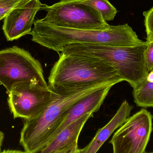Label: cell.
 Returning a JSON list of instances; mask_svg holds the SVG:
<instances>
[{"mask_svg": "<svg viewBox=\"0 0 153 153\" xmlns=\"http://www.w3.org/2000/svg\"><path fill=\"white\" fill-rule=\"evenodd\" d=\"M112 86L109 85L97 90L74 103L63 115L60 126L55 132L52 139L64 128L85 114H94L99 111Z\"/></svg>", "mask_w": 153, "mask_h": 153, "instance_id": "obj_10", "label": "cell"}, {"mask_svg": "<svg viewBox=\"0 0 153 153\" xmlns=\"http://www.w3.org/2000/svg\"><path fill=\"white\" fill-rule=\"evenodd\" d=\"M22 0H0V18L4 19Z\"/></svg>", "mask_w": 153, "mask_h": 153, "instance_id": "obj_16", "label": "cell"}, {"mask_svg": "<svg viewBox=\"0 0 153 153\" xmlns=\"http://www.w3.org/2000/svg\"><path fill=\"white\" fill-rule=\"evenodd\" d=\"M133 108L127 100L124 101L109 122L98 130L91 142L84 148L80 149L79 153H97L113 132L125 123Z\"/></svg>", "mask_w": 153, "mask_h": 153, "instance_id": "obj_12", "label": "cell"}, {"mask_svg": "<svg viewBox=\"0 0 153 153\" xmlns=\"http://www.w3.org/2000/svg\"><path fill=\"white\" fill-rule=\"evenodd\" d=\"M50 71L48 87L55 93L123 81L113 67L94 57L61 53Z\"/></svg>", "mask_w": 153, "mask_h": 153, "instance_id": "obj_3", "label": "cell"}, {"mask_svg": "<svg viewBox=\"0 0 153 153\" xmlns=\"http://www.w3.org/2000/svg\"><path fill=\"white\" fill-rule=\"evenodd\" d=\"M30 81L48 87L40 62L17 46L0 51V83L9 93L17 83Z\"/></svg>", "mask_w": 153, "mask_h": 153, "instance_id": "obj_6", "label": "cell"}, {"mask_svg": "<svg viewBox=\"0 0 153 153\" xmlns=\"http://www.w3.org/2000/svg\"><path fill=\"white\" fill-rule=\"evenodd\" d=\"M146 80L149 82H153V71H152L149 73Z\"/></svg>", "mask_w": 153, "mask_h": 153, "instance_id": "obj_20", "label": "cell"}, {"mask_svg": "<svg viewBox=\"0 0 153 153\" xmlns=\"http://www.w3.org/2000/svg\"><path fill=\"white\" fill-rule=\"evenodd\" d=\"M79 151H80V149L78 148L77 143H76L67 153H79Z\"/></svg>", "mask_w": 153, "mask_h": 153, "instance_id": "obj_18", "label": "cell"}, {"mask_svg": "<svg viewBox=\"0 0 153 153\" xmlns=\"http://www.w3.org/2000/svg\"><path fill=\"white\" fill-rule=\"evenodd\" d=\"M0 153H26L25 152L18 151V150H4L3 152H1Z\"/></svg>", "mask_w": 153, "mask_h": 153, "instance_id": "obj_19", "label": "cell"}, {"mask_svg": "<svg viewBox=\"0 0 153 153\" xmlns=\"http://www.w3.org/2000/svg\"><path fill=\"white\" fill-rule=\"evenodd\" d=\"M148 41L133 47H116L86 44H73L64 47L62 53L94 57L112 66L123 81L133 88L146 80L149 72L145 53Z\"/></svg>", "mask_w": 153, "mask_h": 153, "instance_id": "obj_4", "label": "cell"}, {"mask_svg": "<svg viewBox=\"0 0 153 153\" xmlns=\"http://www.w3.org/2000/svg\"><path fill=\"white\" fill-rule=\"evenodd\" d=\"M83 0H61L52 5L43 4L47 12L41 19L57 27L81 30H104L111 25L100 13Z\"/></svg>", "mask_w": 153, "mask_h": 153, "instance_id": "obj_5", "label": "cell"}, {"mask_svg": "<svg viewBox=\"0 0 153 153\" xmlns=\"http://www.w3.org/2000/svg\"><path fill=\"white\" fill-rule=\"evenodd\" d=\"M116 83L98 84L57 93L55 100L39 115L26 120L22 129L20 143L26 153L40 152L49 143L61 124L65 111L82 98Z\"/></svg>", "mask_w": 153, "mask_h": 153, "instance_id": "obj_2", "label": "cell"}, {"mask_svg": "<svg viewBox=\"0 0 153 153\" xmlns=\"http://www.w3.org/2000/svg\"><path fill=\"white\" fill-rule=\"evenodd\" d=\"M83 1L99 12L105 21L113 20L117 13L116 8L108 0H83Z\"/></svg>", "mask_w": 153, "mask_h": 153, "instance_id": "obj_14", "label": "cell"}, {"mask_svg": "<svg viewBox=\"0 0 153 153\" xmlns=\"http://www.w3.org/2000/svg\"><path fill=\"white\" fill-rule=\"evenodd\" d=\"M4 19L3 18H0V21H1V20L2 19Z\"/></svg>", "mask_w": 153, "mask_h": 153, "instance_id": "obj_22", "label": "cell"}, {"mask_svg": "<svg viewBox=\"0 0 153 153\" xmlns=\"http://www.w3.org/2000/svg\"><path fill=\"white\" fill-rule=\"evenodd\" d=\"M4 138V134H3V132L0 131V152H1V148Z\"/></svg>", "mask_w": 153, "mask_h": 153, "instance_id": "obj_21", "label": "cell"}, {"mask_svg": "<svg viewBox=\"0 0 153 153\" xmlns=\"http://www.w3.org/2000/svg\"><path fill=\"white\" fill-rule=\"evenodd\" d=\"M153 118L151 112L146 109L129 117L110 141L113 153H146L152 131Z\"/></svg>", "mask_w": 153, "mask_h": 153, "instance_id": "obj_8", "label": "cell"}, {"mask_svg": "<svg viewBox=\"0 0 153 153\" xmlns=\"http://www.w3.org/2000/svg\"><path fill=\"white\" fill-rule=\"evenodd\" d=\"M93 113L85 114L64 128L39 153H67L77 143L78 137L86 121Z\"/></svg>", "mask_w": 153, "mask_h": 153, "instance_id": "obj_11", "label": "cell"}, {"mask_svg": "<svg viewBox=\"0 0 153 153\" xmlns=\"http://www.w3.org/2000/svg\"><path fill=\"white\" fill-rule=\"evenodd\" d=\"M148 41V45L145 53L146 62L148 71H153V40Z\"/></svg>", "mask_w": 153, "mask_h": 153, "instance_id": "obj_17", "label": "cell"}, {"mask_svg": "<svg viewBox=\"0 0 153 153\" xmlns=\"http://www.w3.org/2000/svg\"><path fill=\"white\" fill-rule=\"evenodd\" d=\"M43 6L39 0H22L4 19L2 30L7 40L30 35L36 14Z\"/></svg>", "mask_w": 153, "mask_h": 153, "instance_id": "obj_9", "label": "cell"}, {"mask_svg": "<svg viewBox=\"0 0 153 153\" xmlns=\"http://www.w3.org/2000/svg\"><path fill=\"white\" fill-rule=\"evenodd\" d=\"M34 26L30 33L32 41L58 53L63 48L71 44L126 47L144 42L128 24L111 25L104 30L75 29L57 27L40 19L34 21Z\"/></svg>", "mask_w": 153, "mask_h": 153, "instance_id": "obj_1", "label": "cell"}, {"mask_svg": "<svg viewBox=\"0 0 153 153\" xmlns=\"http://www.w3.org/2000/svg\"><path fill=\"white\" fill-rule=\"evenodd\" d=\"M145 17L144 23L146 32L147 35V41L153 40V7L147 11L143 12Z\"/></svg>", "mask_w": 153, "mask_h": 153, "instance_id": "obj_15", "label": "cell"}, {"mask_svg": "<svg viewBox=\"0 0 153 153\" xmlns=\"http://www.w3.org/2000/svg\"><path fill=\"white\" fill-rule=\"evenodd\" d=\"M153 153V152H152V153Z\"/></svg>", "mask_w": 153, "mask_h": 153, "instance_id": "obj_23", "label": "cell"}, {"mask_svg": "<svg viewBox=\"0 0 153 153\" xmlns=\"http://www.w3.org/2000/svg\"><path fill=\"white\" fill-rule=\"evenodd\" d=\"M8 93V105L13 117L25 120L39 115L57 95L48 86L30 81L17 83Z\"/></svg>", "mask_w": 153, "mask_h": 153, "instance_id": "obj_7", "label": "cell"}, {"mask_svg": "<svg viewBox=\"0 0 153 153\" xmlns=\"http://www.w3.org/2000/svg\"><path fill=\"white\" fill-rule=\"evenodd\" d=\"M137 106L142 108H153V82L147 80L133 92Z\"/></svg>", "mask_w": 153, "mask_h": 153, "instance_id": "obj_13", "label": "cell"}]
</instances>
